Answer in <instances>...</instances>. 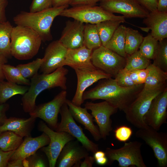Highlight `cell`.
I'll list each match as a JSON object with an SVG mask.
<instances>
[{
    "label": "cell",
    "mask_w": 167,
    "mask_h": 167,
    "mask_svg": "<svg viewBox=\"0 0 167 167\" xmlns=\"http://www.w3.org/2000/svg\"><path fill=\"white\" fill-rule=\"evenodd\" d=\"M28 88L8 81H0V104L5 103L15 95H24L27 91Z\"/></svg>",
    "instance_id": "obj_27"
},
{
    "label": "cell",
    "mask_w": 167,
    "mask_h": 167,
    "mask_svg": "<svg viewBox=\"0 0 167 167\" xmlns=\"http://www.w3.org/2000/svg\"><path fill=\"white\" fill-rule=\"evenodd\" d=\"M12 28L8 21L0 23V54L7 58L11 56V38Z\"/></svg>",
    "instance_id": "obj_28"
},
{
    "label": "cell",
    "mask_w": 167,
    "mask_h": 167,
    "mask_svg": "<svg viewBox=\"0 0 167 167\" xmlns=\"http://www.w3.org/2000/svg\"><path fill=\"white\" fill-rule=\"evenodd\" d=\"M92 51L84 45L75 49H67L63 66H68L74 69H97L91 61Z\"/></svg>",
    "instance_id": "obj_22"
},
{
    "label": "cell",
    "mask_w": 167,
    "mask_h": 167,
    "mask_svg": "<svg viewBox=\"0 0 167 167\" xmlns=\"http://www.w3.org/2000/svg\"><path fill=\"white\" fill-rule=\"evenodd\" d=\"M142 145V143L134 141L126 143L118 149L107 148L105 152L108 159L107 165H111L117 161L120 167H147L141 152Z\"/></svg>",
    "instance_id": "obj_6"
},
{
    "label": "cell",
    "mask_w": 167,
    "mask_h": 167,
    "mask_svg": "<svg viewBox=\"0 0 167 167\" xmlns=\"http://www.w3.org/2000/svg\"><path fill=\"white\" fill-rule=\"evenodd\" d=\"M59 16L71 18L83 23L96 24L109 20L125 22L123 16H117L105 10L100 6L80 5L64 9Z\"/></svg>",
    "instance_id": "obj_5"
},
{
    "label": "cell",
    "mask_w": 167,
    "mask_h": 167,
    "mask_svg": "<svg viewBox=\"0 0 167 167\" xmlns=\"http://www.w3.org/2000/svg\"><path fill=\"white\" fill-rule=\"evenodd\" d=\"M11 56L19 60L32 58L38 53L42 41L39 35L26 27H13L11 34Z\"/></svg>",
    "instance_id": "obj_4"
},
{
    "label": "cell",
    "mask_w": 167,
    "mask_h": 167,
    "mask_svg": "<svg viewBox=\"0 0 167 167\" xmlns=\"http://www.w3.org/2000/svg\"><path fill=\"white\" fill-rule=\"evenodd\" d=\"M52 7V0H32L29 12H39Z\"/></svg>",
    "instance_id": "obj_41"
},
{
    "label": "cell",
    "mask_w": 167,
    "mask_h": 167,
    "mask_svg": "<svg viewBox=\"0 0 167 167\" xmlns=\"http://www.w3.org/2000/svg\"><path fill=\"white\" fill-rule=\"evenodd\" d=\"M84 107L91 111L94 121L97 124L101 139H106L112 130L110 117L116 113L118 109L106 101L97 103L87 102Z\"/></svg>",
    "instance_id": "obj_13"
},
{
    "label": "cell",
    "mask_w": 167,
    "mask_h": 167,
    "mask_svg": "<svg viewBox=\"0 0 167 167\" xmlns=\"http://www.w3.org/2000/svg\"><path fill=\"white\" fill-rule=\"evenodd\" d=\"M67 49L59 40L51 42L46 47L40 71L42 73L49 74L63 66Z\"/></svg>",
    "instance_id": "obj_18"
},
{
    "label": "cell",
    "mask_w": 167,
    "mask_h": 167,
    "mask_svg": "<svg viewBox=\"0 0 167 167\" xmlns=\"http://www.w3.org/2000/svg\"><path fill=\"white\" fill-rule=\"evenodd\" d=\"M100 6L110 13L121 14L125 18H144L149 13L136 0H101Z\"/></svg>",
    "instance_id": "obj_14"
},
{
    "label": "cell",
    "mask_w": 167,
    "mask_h": 167,
    "mask_svg": "<svg viewBox=\"0 0 167 167\" xmlns=\"http://www.w3.org/2000/svg\"><path fill=\"white\" fill-rule=\"evenodd\" d=\"M72 0H52V6L54 7H58L66 5H69Z\"/></svg>",
    "instance_id": "obj_52"
},
{
    "label": "cell",
    "mask_w": 167,
    "mask_h": 167,
    "mask_svg": "<svg viewBox=\"0 0 167 167\" xmlns=\"http://www.w3.org/2000/svg\"><path fill=\"white\" fill-rule=\"evenodd\" d=\"M143 23L147 27L141 29L146 32L151 30V35L158 41L167 38V12L157 11L149 12Z\"/></svg>",
    "instance_id": "obj_21"
},
{
    "label": "cell",
    "mask_w": 167,
    "mask_h": 167,
    "mask_svg": "<svg viewBox=\"0 0 167 167\" xmlns=\"http://www.w3.org/2000/svg\"><path fill=\"white\" fill-rule=\"evenodd\" d=\"M83 161L81 162L80 167H92L95 161L93 156H89V155L86 156Z\"/></svg>",
    "instance_id": "obj_48"
},
{
    "label": "cell",
    "mask_w": 167,
    "mask_h": 167,
    "mask_svg": "<svg viewBox=\"0 0 167 167\" xmlns=\"http://www.w3.org/2000/svg\"><path fill=\"white\" fill-rule=\"evenodd\" d=\"M77 139L66 143L57 158L58 167H79L81 160L89 155L88 151Z\"/></svg>",
    "instance_id": "obj_17"
},
{
    "label": "cell",
    "mask_w": 167,
    "mask_h": 167,
    "mask_svg": "<svg viewBox=\"0 0 167 167\" xmlns=\"http://www.w3.org/2000/svg\"><path fill=\"white\" fill-rule=\"evenodd\" d=\"M136 137L143 140L152 149L158 166H167V134L159 132L148 126L139 129L135 133Z\"/></svg>",
    "instance_id": "obj_9"
},
{
    "label": "cell",
    "mask_w": 167,
    "mask_h": 167,
    "mask_svg": "<svg viewBox=\"0 0 167 167\" xmlns=\"http://www.w3.org/2000/svg\"><path fill=\"white\" fill-rule=\"evenodd\" d=\"M157 11L167 12V0H158Z\"/></svg>",
    "instance_id": "obj_51"
},
{
    "label": "cell",
    "mask_w": 167,
    "mask_h": 167,
    "mask_svg": "<svg viewBox=\"0 0 167 167\" xmlns=\"http://www.w3.org/2000/svg\"><path fill=\"white\" fill-rule=\"evenodd\" d=\"M66 91L63 90L51 101L36 105L29 113L30 116L42 119L49 127L55 131L58 124V114L61 107L66 102Z\"/></svg>",
    "instance_id": "obj_12"
},
{
    "label": "cell",
    "mask_w": 167,
    "mask_h": 167,
    "mask_svg": "<svg viewBox=\"0 0 167 167\" xmlns=\"http://www.w3.org/2000/svg\"><path fill=\"white\" fill-rule=\"evenodd\" d=\"M77 78V88L71 101L75 105L80 106L84 101L83 95L85 90L100 80L112 78L110 75L98 70L86 68L74 69Z\"/></svg>",
    "instance_id": "obj_16"
},
{
    "label": "cell",
    "mask_w": 167,
    "mask_h": 167,
    "mask_svg": "<svg viewBox=\"0 0 167 167\" xmlns=\"http://www.w3.org/2000/svg\"><path fill=\"white\" fill-rule=\"evenodd\" d=\"M147 68L149 70V74L144 84L143 90H150L167 86V72L151 63Z\"/></svg>",
    "instance_id": "obj_25"
},
{
    "label": "cell",
    "mask_w": 167,
    "mask_h": 167,
    "mask_svg": "<svg viewBox=\"0 0 167 167\" xmlns=\"http://www.w3.org/2000/svg\"><path fill=\"white\" fill-rule=\"evenodd\" d=\"M43 58H37L28 63L20 64L16 66L19 69L23 76L25 78H31L38 73V71L44 62Z\"/></svg>",
    "instance_id": "obj_37"
},
{
    "label": "cell",
    "mask_w": 167,
    "mask_h": 167,
    "mask_svg": "<svg viewBox=\"0 0 167 167\" xmlns=\"http://www.w3.org/2000/svg\"><path fill=\"white\" fill-rule=\"evenodd\" d=\"M166 88L167 86H165L148 91L142 90L123 111L127 121L139 129L148 127L143 121V116L154 98Z\"/></svg>",
    "instance_id": "obj_7"
},
{
    "label": "cell",
    "mask_w": 167,
    "mask_h": 167,
    "mask_svg": "<svg viewBox=\"0 0 167 167\" xmlns=\"http://www.w3.org/2000/svg\"><path fill=\"white\" fill-rule=\"evenodd\" d=\"M9 105L5 103L0 104V124H2L7 118L6 112L8 110Z\"/></svg>",
    "instance_id": "obj_46"
},
{
    "label": "cell",
    "mask_w": 167,
    "mask_h": 167,
    "mask_svg": "<svg viewBox=\"0 0 167 167\" xmlns=\"http://www.w3.org/2000/svg\"><path fill=\"white\" fill-rule=\"evenodd\" d=\"M127 71L129 77L135 84H142L138 76L137 69H131Z\"/></svg>",
    "instance_id": "obj_47"
},
{
    "label": "cell",
    "mask_w": 167,
    "mask_h": 167,
    "mask_svg": "<svg viewBox=\"0 0 167 167\" xmlns=\"http://www.w3.org/2000/svg\"><path fill=\"white\" fill-rule=\"evenodd\" d=\"M126 58V64L124 68L127 70L145 69L151 63L150 60L143 56L139 50L131 55H127Z\"/></svg>",
    "instance_id": "obj_34"
},
{
    "label": "cell",
    "mask_w": 167,
    "mask_h": 167,
    "mask_svg": "<svg viewBox=\"0 0 167 167\" xmlns=\"http://www.w3.org/2000/svg\"><path fill=\"white\" fill-rule=\"evenodd\" d=\"M158 41L150 33L144 37L139 50L144 57L149 60H153L156 52Z\"/></svg>",
    "instance_id": "obj_35"
},
{
    "label": "cell",
    "mask_w": 167,
    "mask_h": 167,
    "mask_svg": "<svg viewBox=\"0 0 167 167\" xmlns=\"http://www.w3.org/2000/svg\"><path fill=\"white\" fill-rule=\"evenodd\" d=\"M50 138L44 132L36 137L31 136L26 137L19 147L16 149L11 157L10 160H23L36 153L42 147L48 145Z\"/></svg>",
    "instance_id": "obj_20"
},
{
    "label": "cell",
    "mask_w": 167,
    "mask_h": 167,
    "mask_svg": "<svg viewBox=\"0 0 167 167\" xmlns=\"http://www.w3.org/2000/svg\"><path fill=\"white\" fill-rule=\"evenodd\" d=\"M15 150L5 152L0 148V167H7L8 163Z\"/></svg>",
    "instance_id": "obj_43"
},
{
    "label": "cell",
    "mask_w": 167,
    "mask_h": 167,
    "mask_svg": "<svg viewBox=\"0 0 167 167\" xmlns=\"http://www.w3.org/2000/svg\"><path fill=\"white\" fill-rule=\"evenodd\" d=\"M7 62V58L0 54V81L4 80L5 79L3 70V66Z\"/></svg>",
    "instance_id": "obj_50"
},
{
    "label": "cell",
    "mask_w": 167,
    "mask_h": 167,
    "mask_svg": "<svg viewBox=\"0 0 167 167\" xmlns=\"http://www.w3.org/2000/svg\"><path fill=\"white\" fill-rule=\"evenodd\" d=\"M137 72L141 84H144L148 75V69L147 68L145 69H137Z\"/></svg>",
    "instance_id": "obj_49"
},
{
    "label": "cell",
    "mask_w": 167,
    "mask_h": 167,
    "mask_svg": "<svg viewBox=\"0 0 167 167\" xmlns=\"http://www.w3.org/2000/svg\"><path fill=\"white\" fill-rule=\"evenodd\" d=\"M132 134L131 128L126 126H121L114 131L115 138L119 141L126 142L130 138Z\"/></svg>",
    "instance_id": "obj_38"
},
{
    "label": "cell",
    "mask_w": 167,
    "mask_h": 167,
    "mask_svg": "<svg viewBox=\"0 0 167 167\" xmlns=\"http://www.w3.org/2000/svg\"><path fill=\"white\" fill-rule=\"evenodd\" d=\"M84 24L74 20H68L59 40L67 49H76L83 46Z\"/></svg>",
    "instance_id": "obj_19"
},
{
    "label": "cell",
    "mask_w": 167,
    "mask_h": 167,
    "mask_svg": "<svg viewBox=\"0 0 167 167\" xmlns=\"http://www.w3.org/2000/svg\"><path fill=\"white\" fill-rule=\"evenodd\" d=\"M101 45L96 24H84L83 45L93 50Z\"/></svg>",
    "instance_id": "obj_29"
},
{
    "label": "cell",
    "mask_w": 167,
    "mask_h": 167,
    "mask_svg": "<svg viewBox=\"0 0 167 167\" xmlns=\"http://www.w3.org/2000/svg\"><path fill=\"white\" fill-rule=\"evenodd\" d=\"M23 137L10 131L0 133V148L5 152L15 150L23 141Z\"/></svg>",
    "instance_id": "obj_31"
},
{
    "label": "cell",
    "mask_w": 167,
    "mask_h": 167,
    "mask_svg": "<svg viewBox=\"0 0 167 167\" xmlns=\"http://www.w3.org/2000/svg\"><path fill=\"white\" fill-rule=\"evenodd\" d=\"M3 70L5 79L8 81L18 84L30 85L29 80L23 76L16 66L6 64L3 66Z\"/></svg>",
    "instance_id": "obj_33"
},
{
    "label": "cell",
    "mask_w": 167,
    "mask_h": 167,
    "mask_svg": "<svg viewBox=\"0 0 167 167\" xmlns=\"http://www.w3.org/2000/svg\"><path fill=\"white\" fill-rule=\"evenodd\" d=\"M66 102L73 118L84 126V128L90 132L94 139L98 141L101 139L98 127L94 123L93 117L88 112L87 109L85 107L83 108L75 105L68 99Z\"/></svg>",
    "instance_id": "obj_23"
},
{
    "label": "cell",
    "mask_w": 167,
    "mask_h": 167,
    "mask_svg": "<svg viewBox=\"0 0 167 167\" xmlns=\"http://www.w3.org/2000/svg\"><path fill=\"white\" fill-rule=\"evenodd\" d=\"M91 61L96 69L114 78L126 64V58L102 45L93 50Z\"/></svg>",
    "instance_id": "obj_8"
},
{
    "label": "cell",
    "mask_w": 167,
    "mask_h": 167,
    "mask_svg": "<svg viewBox=\"0 0 167 167\" xmlns=\"http://www.w3.org/2000/svg\"><path fill=\"white\" fill-rule=\"evenodd\" d=\"M94 157L95 159L106 156L105 152L102 151L98 150L95 152Z\"/></svg>",
    "instance_id": "obj_55"
},
{
    "label": "cell",
    "mask_w": 167,
    "mask_h": 167,
    "mask_svg": "<svg viewBox=\"0 0 167 167\" xmlns=\"http://www.w3.org/2000/svg\"><path fill=\"white\" fill-rule=\"evenodd\" d=\"M152 64L167 72V38L159 41Z\"/></svg>",
    "instance_id": "obj_36"
},
{
    "label": "cell",
    "mask_w": 167,
    "mask_h": 167,
    "mask_svg": "<svg viewBox=\"0 0 167 167\" xmlns=\"http://www.w3.org/2000/svg\"><path fill=\"white\" fill-rule=\"evenodd\" d=\"M24 167H47L44 160L36 153L22 160Z\"/></svg>",
    "instance_id": "obj_40"
},
{
    "label": "cell",
    "mask_w": 167,
    "mask_h": 167,
    "mask_svg": "<svg viewBox=\"0 0 167 167\" xmlns=\"http://www.w3.org/2000/svg\"><path fill=\"white\" fill-rule=\"evenodd\" d=\"M167 88L153 100L150 107L143 117L148 126L158 131L167 119Z\"/></svg>",
    "instance_id": "obj_15"
},
{
    "label": "cell",
    "mask_w": 167,
    "mask_h": 167,
    "mask_svg": "<svg viewBox=\"0 0 167 167\" xmlns=\"http://www.w3.org/2000/svg\"><path fill=\"white\" fill-rule=\"evenodd\" d=\"M137 2L149 12L157 11L158 0H136Z\"/></svg>",
    "instance_id": "obj_42"
},
{
    "label": "cell",
    "mask_w": 167,
    "mask_h": 167,
    "mask_svg": "<svg viewBox=\"0 0 167 167\" xmlns=\"http://www.w3.org/2000/svg\"><path fill=\"white\" fill-rule=\"evenodd\" d=\"M68 6L52 7L36 12L21 11L14 17L13 21L17 25L28 27L36 31L42 41H50L52 39L50 29L54 19Z\"/></svg>",
    "instance_id": "obj_3"
},
{
    "label": "cell",
    "mask_w": 167,
    "mask_h": 167,
    "mask_svg": "<svg viewBox=\"0 0 167 167\" xmlns=\"http://www.w3.org/2000/svg\"><path fill=\"white\" fill-rule=\"evenodd\" d=\"M144 37L137 30L126 27L125 50L127 55H131L138 50Z\"/></svg>",
    "instance_id": "obj_30"
},
{
    "label": "cell",
    "mask_w": 167,
    "mask_h": 167,
    "mask_svg": "<svg viewBox=\"0 0 167 167\" xmlns=\"http://www.w3.org/2000/svg\"><path fill=\"white\" fill-rule=\"evenodd\" d=\"M8 3L7 0H0V23L7 21L5 9Z\"/></svg>",
    "instance_id": "obj_45"
},
{
    "label": "cell",
    "mask_w": 167,
    "mask_h": 167,
    "mask_svg": "<svg viewBox=\"0 0 167 167\" xmlns=\"http://www.w3.org/2000/svg\"><path fill=\"white\" fill-rule=\"evenodd\" d=\"M68 72V70L63 66L51 73H38L31 78L28 90L21 99L24 111L29 113L34 109L37 96L44 90L57 87L66 90V75Z\"/></svg>",
    "instance_id": "obj_2"
},
{
    "label": "cell",
    "mask_w": 167,
    "mask_h": 167,
    "mask_svg": "<svg viewBox=\"0 0 167 167\" xmlns=\"http://www.w3.org/2000/svg\"><path fill=\"white\" fill-rule=\"evenodd\" d=\"M36 118L31 116L27 118L13 117L7 118L0 126V132L11 131L23 138L31 136Z\"/></svg>",
    "instance_id": "obj_24"
},
{
    "label": "cell",
    "mask_w": 167,
    "mask_h": 167,
    "mask_svg": "<svg viewBox=\"0 0 167 167\" xmlns=\"http://www.w3.org/2000/svg\"><path fill=\"white\" fill-rule=\"evenodd\" d=\"M122 23L118 20H109L96 24L102 45H105Z\"/></svg>",
    "instance_id": "obj_32"
},
{
    "label": "cell",
    "mask_w": 167,
    "mask_h": 167,
    "mask_svg": "<svg viewBox=\"0 0 167 167\" xmlns=\"http://www.w3.org/2000/svg\"><path fill=\"white\" fill-rule=\"evenodd\" d=\"M126 29V27L125 26L120 25L104 46L125 58L127 56L125 50Z\"/></svg>",
    "instance_id": "obj_26"
},
{
    "label": "cell",
    "mask_w": 167,
    "mask_h": 167,
    "mask_svg": "<svg viewBox=\"0 0 167 167\" xmlns=\"http://www.w3.org/2000/svg\"><path fill=\"white\" fill-rule=\"evenodd\" d=\"M59 113L61 120L55 131L69 134L78 140L88 152L94 153L99 150L98 145L89 139L84 133L82 127L76 124L66 102L61 107Z\"/></svg>",
    "instance_id": "obj_10"
},
{
    "label": "cell",
    "mask_w": 167,
    "mask_h": 167,
    "mask_svg": "<svg viewBox=\"0 0 167 167\" xmlns=\"http://www.w3.org/2000/svg\"><path fill=\"white\" fill-rule=\"evenodd\" d=\"M101 0H72L69 5L72 6L80 5H95Z\"/></svg>",
    "instance_id": "obj_44"
},
{
    "label": "cell",
    "mask_w": 167,
    "mask_h": 167,
    "mask_svg": "<svg viewBox=\"0 0 167 167\" xmlns=\"http://www.w3.org/2000/svg\"><path fill=\"white\" fill-rule=\"evenodd\" d=\"M96 163L99 165L103 166L106 164L108 159L106 156L95 159Z\"/></svg>",
    "instance_id": "obj_54"
},
{
    "label": "cell",
    "mask_w": 167,
    "mask_h": 167,
    "mask_svg": "<svg viewBox=\"0 0 167 167\" xmlns=\"http://www.w3.org/2000/svg\"><path fill=\"white\" fill-rule=\"evenodd\" d=\"M38 129L39 131L47 134L50 138L48 145L42 147L41 150L46 155L49 166L54 167L58 157L64 145L68 142L75 139V138L66 132L54 131L42 121L39 123Z\"/></svg>",
    "instance_id": "obj_11"
},
{
    "label": "cell",
    "mask_w": 167,
    "mask_h": 167,
    "mask_svg": "<svg viewBox=\"0 0 167 167\" xmlns=\"http://www.w3.org/2000/svg\"><path fill=\"white\" fill-rule=\"evenodd\" d=\"M117 84L123 87H130L137 85L131 80L127 70L125 68L120 70L114 78Z\"/></svg>",
    "instance_id": "obj_39"
},
{
    "label": "cell",
    "mask_w": 167,
    "mask_h": 167,
    "mask_svg": "<svg viewBox=\"0 0 167 167\" xmlns=\"http://www.w3.org/2000/svg\"><path fill=\"white\" fill-rule=\"evenodd\" d=\"M144 84L130 87L119 86L115 79L110 78L100 81L94 88L85 91L83 100H104L123 111L130 105L143 89Z\"/></svg>",
    "instance_id": "obj_1"
},
{
    "label": "cell",
    "mask_w": 167,
    "mask_h": 167,
    "mask_svg": "<svg viewBox=\"0 0 167 167\" xmlns=\"http://www.w3.org/2000/svg\"><path fill=\"white\" fill-rule=\"evenodd\" d=\"M22 160H14L9 161L7 167H23Z\"/></svg>",
    "instance_id": "obj_53"
},
{
    "label": "cell",
    "mask_w": 167,
    "mask_h": 167,
    "mask_svg": "<svg viewBox=\"0 0 167 167\" xmlns=\"http://www.w3.org/2000/svg\"><path fill=\"white\" fill-rule=\"evenodd\" d=\"M1 125L0 124V126ZM1 132H0V133H1Z\"/></svg>",
    "instance_id": "obj_56"
}]
</instances>
